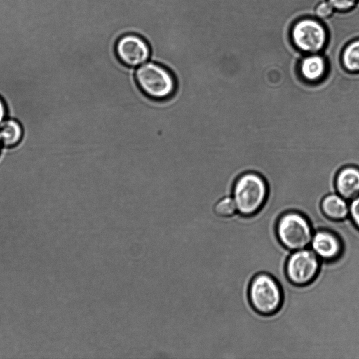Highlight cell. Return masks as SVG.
Listing matches in <instances>:
<instances>
[{"label": "cell", "mask_w": 359, "mask_h": 359, "mask_svg": "<svg viewBox=\"0 0 359 359\" xmlns=\"http://www.w3.org/2000/svg\"><path fill=\"white\" fill-rule=\"evenodd\" d=\"M135 80L140 90L149 98L162 101L175 93L177 83L170 69L158 62H145L136 69Z\"/></svg>", "instance_id": "obj_1"}, {"label": "cell", "mask_w": 359, "mask_h": 359, "mask_svg": "<svg viewBox=\"0 0 359 359\" xmlns=\"http://www.w3.org/2000/svg\"><path fill=\"white\" fill-rule=\"evenodd\" d=\"M269 189L265 180L258 173L249 172L242 174L235 182L232 196L238 212L244 216L258 212L264 205Z\"/></svg>", "instance_id": "obj_2"}, {"label": "cell", "mask_w": 359, "mask_h": 359, "mask_svg": "<svg viewBox=\"0 0 359 359\" xmlns=\"http://www.w3.org/2000/svg\"><path fill=\"white\" fill-rule=\"evenodd\" d=\"M248 297L253 309L262 315L276 313L283 302V293L278 282L270 274L261 273L252 280Z\"/></svg>", "instance_id": "obj_3"}, {"label": "cell", "mask_w": 359, "mask_h": 359, "mask_svg": "<svg viewBox=\"0 0 359 359\" xmlns=\"http://www.w3.org/2000/svg\"><path fill=\"white\" fill-rule=\"evenodd\" d=\"M313 233L308 218L297 211L284 213L276 224V235L279 241L292 252L309 248Z\"/></svg>", "instance_id": "obj_4"}, {"label": "cell", "mask_w": 359, "mask_h": 359, "mask_svg": "<svg viewBox=\"0 0 359 359\" xmlns=\"http://www.w3.org/2000/svg\"><path fill=\"white\" fill-rule=\"evenodd\" d=\"M321 262L309 247L292 251L285 264L287 278L297 286L309 285L317 277Z\"/></svg>", "instance_id": "obj_5"}, {"label": "cell", "mask_w": 359, "mask_h": 359, "mask_svg": "<svg viewBox=\"0 0 359 359\" xmlns=\"http://www.w3.org/2000/svg\"><path fill=\"white\" fill-rule=\"evenodd\" d=\"M115 53L118 60L127 67H136L145 63L151 55L147 41L140 35L128 33L116 42Z\"/></svg>", "instance_id": "obj_6"}, {"label": "cell", "mask_w": 359, "mask_h": 359, "mask_svg": "<svg viewBox=\"0 0 359 359\" xmlns=\"http://www.w3.org/2000/svg\"><path fill=\"white\" fill-rule=\"evenodd\" d=\"M292 36L295 46L307 53L320 51L327 40V33L322 25L309 19L297 22L292 29Z\"/></svg>", "instance_id": "obj_7"}, {"label": "cell", "mask_w": 359, "mask_h": 359, "mask_svg": "<svg viewBox=\"0 0 359 359\" xmlns=\"http://www.w3.org/2000/svg\"><path fill=\"white\" fill-rule=\"evenodd\" d=\"M309 248L323 261L334 262L343 252V243L335 233L320 229L314 231Z\"/></svg>", "instance_id": "obj_8"}, {"label": "cell", "mask_w": 359, "mask_h": 359, "mask_svg": "<svg viewBox=\"0 0 359 359\" xmlns=\"http://www.w3.org/2000/svg\"><path fill=\"white\" fill-rule=\"evenodd\" d=\"M334 188L337 194L347 201H351L359 195V168L346 166L339 170L334 180Z\"/></svg>", "instance_id": "obj_9"}, {"label": "cell", "mask_w": 359, "mask_h": 359, "mask_svg": "<svg viewBox=\"0 0 359 359\" xmlns=\"http://www.w3.org/2000/svg\"><path fill=\"white\" fill-rule=\"evenodd\" d=\"M324 215L334 221H344L349 218V204L339 194L330 193L325 195L320 203Z\"/></svg>", "instance_id": "obj_10"}, {"label": "cell", "mask_w": 359, "mask_h": 359, "mask_svg": "<svg viewBox=\"0 0 359 359\" xmlns=\"http://www.w3.org/2000/svg\"><path fill=\"white\" fill-rule=\"evenodd\" d=\"M326 71L325 61L320 55H312L304 57L300 62L301 76L309 83L320 81Z\"/></svg>", "instance_id": "obj_11"}, {"label": "cell", "mask_w": 359, "mask_h": 359, "mask_svg": "<svg viewBox=\"0 0 359 359\" xmlns=\"http://www.w3.org/2000/svg\"><path fill=\"white\" fill-rule=\"evenodd\" d=\"M23 129L14 119L4 120L0 124V143L7 147L17 145L22 140Z\"/></svg>", "instance_id": "obj_12"}, {"label": "cell", "mask_w": 359, "mask_h": 359, "mask_svg": "<svg viewBox=\"0 0 359 359\" xmlns=\"http://www.w3.org/2000/svg\"><path fill=\"white\" fill-rule=\"evenodd\" d=\"M236 203L232 196H225L215 203L214 215L220 219H228L238 213Z\"/></svg>", "instance_id": "obj_13"}, {"label": "cell", "mask_w": 359, "mask_h": 359, "mask_svg": "<svg viewBox=\"0 0 359 359\" xmlns=\"http://www.w3.org/2000/svg\"><path fill=\"white\" fill-rule=\"evenodd\" d=\"M342 63L350 72H359V39L348 44L342 54Z\"/></svg>", "instance_id": "obj_14"}, {"label": "cell", "mask_w": 359, "mask_h": 359, "mask_svg": "<svg viewBox=\"0 0 359 359\" xmlns=\"http://www.w3.org/2000/svg\"><path fill=\"white\" fill-rule=\"evenodd\" d=\"M349 218L359 229V195L352 199L349 203Z\"/></svg>", "instance_id": "obj_15"}, {"label": "cell", "mask_w": 359, "mask_h": 359, "mask_svg": "<svg viewBox=\"0 0 359 359\" xmlns=\"http://www.w3.org/2000/svg\"><path fill=\"white\" fill-rule=\"evenodd\" d=\"M333 13V6L329 1H323L316 8V14L321 18H326Z\"/></svg>", "instance_id": "obj_16"}, {"label": "cell", "mask_w": 359, "mask_h": 359, "mask_svg": "<svg viewBox=\"0 0 359 359\" xmlns=\"http://www.w3.org/2000/svg\"><path fill=\"white\" fill-rule=\"evenodd\" d=\"M358 0H328L333 8L339 11H348L353 8Z\"/></svg>", "instance_id": "obj_17"}, {"label": "cell", "mask_w": 359, "mask_h": 359, "mask_svg": "<svg viewBox=\"0 0 359 359\" xmlns=\"http://www.w3.org/2000/svg\"><path fill=\"white\" fill-rule=\"evenodd\" d=\"M6 115V105L0 97V124L4 121Z\"/></svg>", "instance_id": "obj_18"}, {"label": "cell", "mask_w": 359, "mask_h": 359, "mask_svg": "<svg viewBox=\"0 0 359 359\" xmlns=\"http://www.w3.org/2000/svg\"><path fill=\"white\" fill-rule=\"evenodd\" d=\"M1 144V143H0Z\"/></svg>", "instance_id": "obj_19"}]
</instances>
